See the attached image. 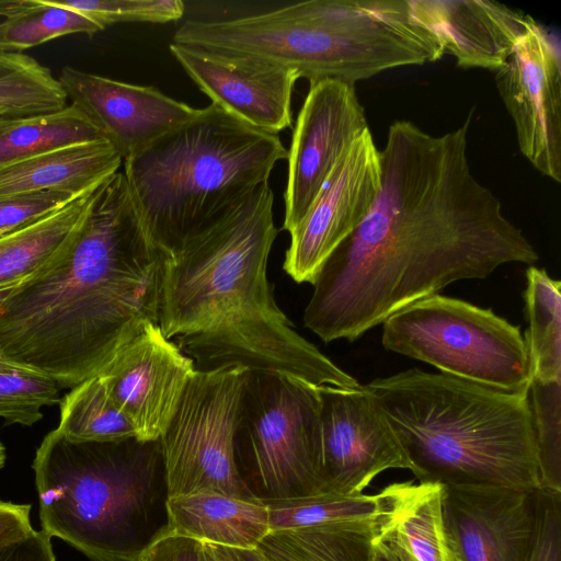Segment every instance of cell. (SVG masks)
Here are the masks:
<instances>
[{
	"instance_id": "obj_33",
	"label": "cell",
	"mask_w": 561,
	"mask_h": 561,
	"mask_svg": "<svg viewBox=\"0 0 561 561\" xmlns=\"http://www.w3.org/2000/svg\"><path fill=\"white\" fill-rule=\"evenodd\" d=\"M57 7L79 12L104 30L126 22L168 23L185 11L181 0H49Z\"/></svg>"
},
{
	"instance_id": "obj_30",
	"label": "cell",
	"mask_w": 561,
	"mask_h": 561,
	"mask_svg": "<svg viewBox=\"0 0 561 561\" xmlns=\"http://www.w3.org/2000/svg\"><path fill=\"white\" fill-rule=\"evenodd\" d=\"M67 101L49 68L23 53L0 54V118L53 113Z\"/></svg>"
},
{
	"instance_id": "obj_8",
	"label": "cell",
	"mask_w": 561,
	"mask_h": 561,
	"mask_svg": "<svg viewBox=\"0 0 561 561\" xmlns=\"http://www.w3.org/2000/svg\"><path fill=\"white\" fill-rule=\"evenodd\" d=\"M241 474L262 501L314 494L319 448L317 386L247 371L236 430ZM251 489V488H250Z\"/></svg>"
},
{
	"instance_id": "obj_2",
	"label": "cell",
	"mask_w": 561,
	"mask_h": 561,
	"mask_svg": "<svg viewBox=\"0 0 561 561\" xmlns=\"http://www.w3.org/2000/svg\"><path fill=\"white\" fill-rule=\"evenodd\" d=\"M168 257L117 171L98 187L67 252L23 280L0 308V358L60 388L101 374L145 323H158Z\"/></svg>"
},
{
	"instance_id": "obj_4",
	"label": "cell",
	"mask_w": 561,
	"mask_h": 561,
	"mask_svg": "<svg viewBox=\"0 0 561 561\" xmlns=\"http://www.w3.org/2000/svg\"><path fill=\"white\" fill-rule=\"evenodd\" d=\"M287 159L278 135L210 104L123 160L154 244L171 256L243 203Z\"/></svg>"
},
{
	"instance_id": "obj_41",
	"label": "cell",
	"mask_w": 561,
	"mask_h": 561,
	"mask_svg": "<svg viewBox=\"0 0 561 561\" xmlns=\"http://www.w3.org/2000/svg\"><path fill=\"white\" fill-rule=\"evenodd\" d=\"M234 561H268L262 550L257 548L241 549L229 548Z\"/></svg>"
},
{
	"instance_id": "obj_34",
	"label": "cell",
	"mask_w": 561,
	"mask_h": 561,
	"mask_svg": "<svg viewBox=\"0 0 561 561\" xmlns=\"http://www.w3.org/2000/svg\"><path fill=\"white\" fill-rule=\"evenodd\" d=\"M82 194L51 190L1 199L0 237L59 209Z\"/></svg>"
},
{
	"instance_id": "obj_40",
	"label": "cell",
	"mask_w": 561,
	"mask_h": 561,
	"mask_svg": "<svg viewBox=\"0 0 561 561\" xmlns=\"http://www.w3.org/2000/svg\"><path fill=\"white\" fill-rule=\"evenodd\" d=\"M203 561H234L228 547L202 541Z\"/></svg>"
},
{
	"instance_id": "obj_29",
	"label": "cell",
	"mask_w": 561,
	"mask_h": 561,
	"mask_svg": "<svg viewBox=\"0 0 561 561\" xmlns=\"http://www.w3.org/2000/svg\"><path fill=\"white\" fill-rule=\"evenodd\" d=\"M0 21V54L22 53L51 39L103 31L85 15L49 0L4 2Z\"/></svg>"
},
{
	"instance_id": "obj_25",
	"label": "cell",
	"mask_w": 561,
	"mask_h": 561,
	"mask_svg": "<svg viewBox=\"0 0 561 561\" xmlns=\"http://www.w3.org/2000/svg\"><path fill=\"white\" fill-rule=\"evenodd\" d=\"M400 488L401 482L389 484L376 494L314 493L265 501L270 529L276 531L329 523L378 520L391 512Z\"/></svg>"
},
{
	"instance_id": "obj_6",
	"label": "cell",
	"mask_w": 561,
	"mask_h": 561,
	"mask_svg": "<svg viewBox=\"0 0 561 561\" xmlns=\"http://www.w3.org/2000/svg\"><path fill=\"white\" fill-rule=\"evenodd\" d=\"M267 183L186 241L164 264L159 320L165 337L254 312H278L267 262L278 230Z\"/></svg>"
},
{
	"instance_id": "obj_37",
	"label": "cell",
	"mask_w": 561,
	"mask_h": 561,
	"mask_svg": "<svg viewBox=\"0 0 561 561\" xmlns=\"http://www.w3.org/2000/svg\"><path fill=\"white\" fill-rule=\"evenodd\" d=\"M0 561H56L51 537L33 529L26 536L0 546Z\"/></svg>"
},
{
	"instance_id": "obj_26",
	"label": "cell",
	"mask_w": 561,
	"mask_h": 561,
	"mask_svg": "<svg viewBox=\"0 0 561 561\" xmlns=\"http://www.w3.org/2000/svg\"><path fill=\"white\" fill-rule=\"evenodd\" d=\"M105 139L76 105L42 115L0 118V165L75 144Z\"/></svg>"
},
{
	"instance_id": "obj_39",
	"label": "cell",
	"mask_w": 561,
	"mask_h": 561,
	"mask_svg": "<svg viewBox=\"0 0 561 561\" xmlns=\"http://www.w3.org/2000/svg\"><path fill=\"white\" fill-rule=\"evenodd\" d=\"M371 561H404L394 546L379 531L374 539Z\"/></svg>"
},
{
	"instance_id": "obj_21",
	"label": "cell",
	"mask_w": 561,
	"mask_h": 561,
	"mask_svg": "<svg viewBox=\"0 0 561 561\" xmlns=\"http://www.w3.org/2000/svg\"><path fill=\"white\" fill-rule=\"evenodd\" d=\"M164 505L168 526L202 541L252 549L271 533L268 507L260 499L197 492L168 496Z\"/></svg>"
},
{
	"instance_id": "obj_20",
	"label": "cell",
	"mask_w": 561,
	"mask_h": 561,
	"mask_svg": "<svg viewBox=\"0 0 561 561\" xmlns=\"http://www.w3.org/2000/svg\"><path fill=\"white\" fill-rule=\"evenodd\" d=\"M123 159L106 139L46 151L0 165V201L43 191L82 194L119 171Z\"/></svg>"
},
{
	"instance_id": "obj_18",
	"label": "cell",
	"mask_w": 561,
	"mask_h": 561,
	"mask_svg": "<svg viewBox=\"0 0 561 561\" xmlns=\"http://www.w3.org/2000/svg\"><path fill=\"white\" fill-rule=\"evenodd\" d=\"M58 80L70 100L124 160L197 111L153 87L137 85L65 66Z\"/></svg>"
},
{
	"instance_id": "obj_22",
	"label": "cell",
	"mask_w": 561,
	"mask_h": 561,
	"mask_svg": "<svg viewBox=\"0 0 561 561\" xmlns=\"http://www.w3.org/2000/svg\"><path fill=\"white\" fill-rule=\"evenodd\" d=\"M100 184L59 209L0 237V288L32 277L67 252Z\"/></svg>"
},
{
	"instance_id": "obj_31",
	"label": "cell",
	"mask_w": 561,
	"mask_h": 561,
	"mask_svg": "<svg viewBox=\"0 0 561 561\" xmlns=\"http://www.w3.org/2000/svg\"><path fill=\"white\" fill-rule=\"evenodd\" d=\"M60 389L50 377L0 358V419L5 424L37 423L44 407L60 402Z\"/></svg>"
},
{
	"instance_id": "obj_42",
	"label": "cell",
	"mask_w": 561,
	"mask_h": 561,
	"mask_svg": "<svg viewBox=\"0 0 561 561\" xmlns=\"http://www.w3.org/2000/svg\"><path fill=\"white\" fill-rule=\"evenodd\" d=\"M22 283V282H21ZM21 283H16V284H12V285H8L5 287H2L0 288V308L2 307V305L4 304V301L8 299V297L13 293V290L21 284Z\"/></svg>"
},
{
	"instance_id": "obj_10",
	"label": "cell",
	"mask_w": 561,
	"mask_h": 561,
	"mask_svg": "<svg viewBox=\"0 0 561 561\" xmlns=\"http://www.w3.org/2000/svg\"><path fill=\"white\" fill-rule=\"evenodd\" d=\"M174 343L198 371L242 367L288 376L313 386H360L296 332L283 311L227 318L205 330L180 335Z\"/></svg>"
},
{
	"instance_id": "obj_7",
	"label": "cell",
	"mask_w": 561,
	"mask_h": 561,
	"mask_svg": "<svg viewBox=\"0 0 561 561\" xmlns=\"http://www.w3.org/2000/svg\"><path fill=\"white\" fill-rule=\"evenodd\" d=\"M386 350L440 374L507 391L528 392L531 368L519 327L468 301L434 294L382 323Z\"/></svg>"
},
{
	"instance_id": "obj_16",
	"label": "cell",
	"mask_w": 561,
	"mask_h": 561,
	"mask_svg": "<svg viewBox=\"0 0 561 561\" xmlns=\"http://www.w3.org/2000/svg\"><path fill=\"white\" fill-rule=\"evenodd\" d=\"M193 360L156 322H147L101 373L137 439L157 442L195 374Z\"/></svg>"
},
{
	"instance_id": "obj_13",
	"label": "cell",
	"mask_w": 561,
	"mask_h": 561,
	"mask_svg": "<svg viewBox=\"0 0 561 561\" xmlns=\"http://www.w3.org/2000/svg\"><path fill=\"white\" fill-rule=\"evenodd\" d=\"M520 152L541 174L561 182L560 46L535 22L495 71Z\"/></svg>"
},
{
	"instance_id": "obj_32",
	"label": "cell",
	"mask_w": 561,
	"mask_h": 561,
	"mask_svg": "<svg viewBox=\"0 0 561 561\" xmlns=\"http://www.w3.org/2000/svg\"><path fill=\"white\" fill-rule=\"evenodd\" d=\"M529 401L541 489L561 492V380L531 379Z\"/></svg>"
},
{
	"instance_id": "obj_3",
	"label": "cell",
	"mask_w": 561,
	"mask_h": 561,
	"mask_svg": "<svg viewBox=\"0 0 561 561\" xmlns=\"http://www.w3.org/2000/svg\"><path fill=\"white\" fill-rule=\"evenodd\" d=\"M364 387L420 482L541 489L529 391H502L417 368Z\"/></svg>"
},
{
	"instance_id": "obj_11",
	"label": "cell",
	"mask_w": 561,
	"mask_h": 561,
	"mask_svg": "<svg viewBox=\"0 0 561 561\" xmlns=\"http://www.w3.org/2000/svg\"><path fill=\"white\" fill-rule=\"evenodd\" d=\"M319 448L316 493L357 495L381 472L410 462L364 385L317 386Z\"/></svg>"
},
{
	"instance_id": "obj_19",
	"label": "cell",
	"mask_w": 561,
	"mask_h": 561,
	"mask_svg": "<svg viewBox=\"0 0 561 561\" xmlns=\"http://www.w3.org/2000/svg\"><path fill=\"white\" fill-rule=\"evenodd\" d=\"M413 18L461 68L499 70L536 22L496 1L409 0Z\"/></svg>"
},
{
	"instance_id": "obj_36",
	"label": "cell",
	"mask_w": 561,
	"mask_h": 561,
	"mask_svg": "<svg viewBox=\"0 0 561 561\" xmlns=\"http://www.w3.org/2000/svg\"><path fill=\"white\" fill-rule=\"evenodd\" d=\"M202 540L165 525L145 543L134 561H203Z\"/></svg>"
},
{
	"instance_id": "obj_28",
	"label": "cell",
	"mask_w": 561,
	"mask_h": 561,
	"mask_svg": "<svg viewBox=\"0 0 561 561\" xmlns=\"http://www.w3.org/2000/svg\"><path fill=\"white\" fill-rule=\"evenodd\" d=\"M56 428L79 442L137 438L133 423L113 399L102 374L75 386L60 399Z\"/></svg>"
},
{
	"instance_id": "obj_9",
	"label": "cell",
	"mask_w": 561,
	"mask_h": 561,
	"mask_svg": "<svg viewBox=\"0 0 561 561\" xmlns=\"http://www.w3.org/2000/svg\"><path fill=\"white\" fill-rule=\"evenodd\" d=\"M247 369L196 370L159 439L167 497L214 492L259 499L236 456V430ZM261 500V499H260Z\"/></svg>"
},
{
	"instance_id": "obj_38",
	"label": "cell",
	"mask_w": 561,
	"mask_h": 561,
	"mask_svg": "<svg viewBox=\"0 0 561 561\" xmlns=\"http://www.w3.org/2000/svg\"><path fill=\"white\" fill-rule=\"evenodd\" d=\"M31 505L0 500V546L20 539L33 530Z\"/></svg>"
},
{
	"instance_id": "obj_14",
	"label": "cell",
	"mask_w": 561,
	"mask_h": 561,
	"mask_svg": "<svg viewBox=\"0 0 561 561\" xmlns=\"http://www.w3.org/2000/svg\"><path fill=\"white\" fill-rule=\"evenodd\" d=\"M381 188L380 153L370 130L339 161L300 222L289 231L284 271L313 284L333 251L359 226Z\"/></svg>"
},
{
	"instance_id": "obj_15",
	"label": "cell",
	"mask_w": 561,
	"mask_h": 561,
	"mask_svg": "<svg viewBox=\"0 0 561 561\" xmlns=\"http://www.w3.org/2000/svg\"><path fill=\"white\" fill-rule=\"evenodd\" d=\"M541 489L443 485L453 561H528Z\"/></svg>"
},
{
	"instance_id": "obj_17",
	"label": "cell",
	"mask_w": 561,
	"mask_h": 561,
	"mask_svg": "<svg viewBox=\"0 0 561 561\" xmlns=\"http://www.w3.org/2000/svg\"><path fill=\"white\" fill-rule=\"evenodd\" d=\"M169 49L211 103L233 117L276 135L291 126V95L299 79L295 71L173 43Z\"/></svg>"
},
{
	"instance_id": "obj_5",
	"label": "cell",
	"mask_w": 561,
	"mask_h": 561,
	"mask_svg": "<svg viewBox=\"0 0 561 561\" xmlns=\"http://www.w3.org/2000/svg\"><path fill=\"white\" fill-rule=\"evenodd\" d=\"M161 462L159 440L79 442L50 431L32 465L42 530L90 561H134Z\"/></svg>"
},
{
	"instance_id": "obj_35",
	"label": "cell",
	"mask_w": 561,
	"mask_h": 561,
	"mask_svg": "<svg viewBox=\"0 0 561 561\" xmlns=\"http://www.w3.org/2000/svg\"><path fill=\"white\" fill-rule=\"evenodd\" d=\"M528 561H561V492H539L537 530Z\"/></svg>"
},
{
	"instance_id": "obj_12",
	"label": "cell",
	"mask_w": 561,
	"mask_h": 561,
	"mask_svg": "<svg viewBox=\"0 0 561 561\" xmlns=\"http://www.w3.org/2000/svg\"><path fill=\"white\" fill-rule=\"evenodd\" d=\"M368 130L355 84L333 79L309 83L287 150L284 230L300 222L339 161Z\"/></svg>"
},
{
	"instance_id": "obj_27",
	"label": "cell",
	"mask_w": 561,
	"mask_h": 561,
	"mask_svg": "<svg viewBox=\"0 0 561 561\" xmlns=\"http://www.w3.org/2000/svg\"><path fill=\"white\" fill-rule=\"evenodd\" d=\"M524 293L529 322L526 344L531 379L541 382L561 380V283L543 268L529 266Z\"/></svg>"
},
{
	"instance_id": "obj_23",
	"label": "cell",
	"mask_w": 561,
	"mask_h": 561,
	"mask_svg": "<svg viewBox=\"0 0 561 561\" xmlns=\"http://www.w3.org/2000/svg\"><path fill=\"white\" fill-rule=\"evenodd\" d=\"M443 485L401 482L380 533L404 561H453L443 517Z\"/></svg>"
},
{
	"instance_id": "obj_44",
	"label": "cell",
	"mask_w": 561,
	"mask_h": 561,
	"mask_svg": "<svg viewBox=\"0 0 561 561\" xmlns=\"http://www.w3.org/2000/svg\"><path fill=\"white\" fill-rule=\"evenodd\" d=\"M262 552H263V551H262ZM264 554H265V553H264ZM265 556H266V554H265ZM266 558H267V560H268V561H279V560L273 559V558H271V557H268V556H266Z\"/></svg>"
},
{
	"instance_id": "obj_1",
	"label": "cell",
	"mask_w": 561,
	"mask_h": 561,
	"mask_svg": "<svg viewBox=\"0 0 561 561\" xmlns=\"http://www.w3.org/2000/svg\"><path fill=\"white\" fill-rule=\"evenodd\" d=\"M472 114L434 136L393 122L380 153L381 188L359 226L322 265L304 324L323 342L355 341L454 282L485 278L538 253L468 159Z\"/></svg>"
},
{
	"instance_id": "obj_24",
	"label": "cell",
	"mask_w": 561,
	"mask_h": 561,
	"mask_svg": "<svg viewBox=\"0 0 561 561\" xmlns=\"http://www.w3.org/2000/svg\"><path fill=\"white\" fill-rule=\"evenodd\" d=\"M386 517L271 531L259 548L279 561H371L374 539Z\"/></svg>"
},
{
	"instance_id": "obj_43",
	"label": "cell",
	"mask_w": 561,
	"mask_h": 561,
	"mask_svg": "<svg viewBox=\"0 0 561 561\" xmlns=\"http://www.w3.org/2000/svg\"><path fill=\"white\" fill-rule=\"evenodd\" d=\"M4 2L0 1V15L2 14Z\"/></svg>"
}]
</instances>
